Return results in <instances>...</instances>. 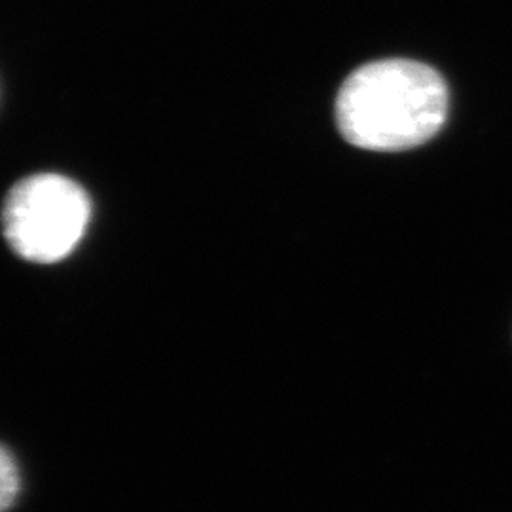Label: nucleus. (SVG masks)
Listing matches in <instances>:
<instances>
[{"label": "nucleus", "instance_id": "obj_2", "mask_svg": "<svg viewBox=\"0 0 512 512\" xmlns=\"http://www.w3.org/2000/svg\"><path fill=\"white\" fill-rule=\"evenodd\" d=\"M92 219L86 190L57 173H40L12 186L2 209L4 238L16 255L54 264L73 253Z\"/></svg>", "mask_w": 512, "mask_h": 512}, {"label": "nucleus", "instance_id": "obj_1", "mask_svg": "<svg viewBox=\"0 0 512 512\" xmlns=\"http://www.w3.org/2000/svg\"><path fill=\"white\" fill-rule=\"evenodd\" d=\"M448 116V88L433 67L410 59L372 61L349 74L336 122L353 147L395 152L433 139Z\"/></svg>", "mask_w": 512, "mask_h": 512}, {"label": "nucleus", "instance_id": "obj_3", "mask_svg": "<svg viewBox=\"0 0 512 512\" xmlns=\"http://www.w3.org/2000/svg\"><path fill=\"white\" fill-rule=\"evenodd\" d=\"M19 469L12 452L4 446L0 454V507L6 512L16 501L19 494Z\"/></svg>", "mask_w": 512, "mask_h": 512}]
</instances>
